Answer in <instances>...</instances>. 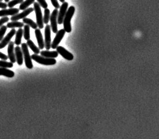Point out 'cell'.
<instances>
[{
    "instance_id": "obj_8",
    "label": "cell",
    "mask_w": 159,
    "mask_h": 139,
    "mask_svg": "<svg viewBox=\"0 0 159 139\" xmlns=\"http://www.w3.org/2000/svg\"><path fill=\"white\" fill-rule=\"evenodd\" d=\"M44 35H45V40H44V44L46 50H50L51 48V26L47 24L45 26V30H44Z\"/></svg>"
},
{
    "instance_id": "obj_23",
    "label": "cell",
    "mask_w": 159,
    "mask_h": 139,
    "mask_svg": "<svg viewBox=\"0 0 159 139\" xmlns=\"http://www.w3.org/2000/svg\"><path fill=\"white\" fill-rule=\"evenodd\" d=\"M24 30H23V36L24 39L26 40H28L30 39V26L28 25H25L24 26Z\"/></svg>"
},
{
    "instance_id": "obj_16",
    "label": "cell",
    "mask_w": 159,
    "mask_h": 139,
    "mask_svg": "<svg viewBox=\"0 0 159 139\" xmlns=\"http://www.w3.org/2000/svg\"><path fill=\"white\" fill-rule=\"evenodd\" d=\"M40 55L42 57L48 58H55L58 57L59 53L57 51H42L40 52Z\"/></svg>"
},
{
    "instance_id": "obj_32",
    "label": "cell",
    "mask_w": 159,
    "mask_h": 139,
    "mask_svg": "<svg viewBox=\"0 0 159 139\" xmlns=\"http://www.w3.org/2000/svg\"><path fill=\"white\" fill-rule=\"evenodd\" d=\"M7 7H8V4H7L6 3H3L1 1H0V8L5 9Z\"/></svg>"
},
{
    "instance_id": "obj_15",
    "label": "cell",
    "mask_w": 159,
    "mask_h": 139,
    "mask_svg": "<svg viewBox=\"0 0 159 139\" xmlns=\"http://www.w3.org/2000/svg\"><path fill=\"white\" fill-rule=\"evenodd\" d=\"M15 54L17 64L19 66L22 65L23 63V54L20 47L17 46L15 48Z\"/></svg>"
},
{
    "instance_id": "obj_27",
    "label": "cell",
    "mask_w": 159,
    "mask_h": 139,
    "mask_svg": "<svg viewBox=\"0 0 159 139\" xmlns=\"http://www.w3.org/2000/svg\"><path fill=\"white\" fill-rule=\"evenodd\" d=\"M7 29V26L3 25L0 28V41H1L3 39Z\"/></svg>"
},
{
    "instance_id": "obj_9",
    "label": "cell",
    "mask_w": 159,
    "mask_h": 139,
    "mask_svg": "<svg viewBox=\"0 0 159 139\" xmlns=\"http://www.w3.org/2000/svg\"><path fill=\"white\" fill-rule=\"evenodd\" d=\"M34 9L33 8H27L26 10H24L22 13L17 14L15 15L12 16L11 18V20L12 21H17L21 19H24L27 17L28 15L32 13L34 11Z\"/></svg>"
},
{
    "instance_id": "obj_29",
    "label": "cell",
    "mask_w": 159,
    "mask_h": 139,
    "mask_svg": "<svg viewBox=\"0 0 159 139\" xmlns=\"http://www.w3.org/2000/svg\"><path fill=\"white\" fill-rule=\"evenodd\" d=\"M9 18L8 17H7V16L2 17V18L0 19V27L2 26L3 24H4V23L8 22L9 21Z\"/></svg>"
},
{
    "instance_id": "obj_28",
    "label": "cell",
    "mask_w": 159,
    "mask_h": 139,
    "mask_svg": "<svg viewBox=\"0 0 159 139\" xmlns=\"http://www.w3.org/2000/svg\"><path fill=\"white\" fill-rule=\"evenodd\" d=\"M37 1L38 2V4L40 5V6L44 9L48 7V4L47 3V2L45 1V0H37Z\"/></svg>"
},
{
    "instance_id": "obj_2",
    "label": "cell",
    "mask_w": 159,
    "mask_h": 139,
    "mask_svg": "<svg viewBox=\"0 0 159 139\" xmlns=\"http://www.w3.org/2000/svg\"><path fill=\"white\" fill-rule=\"evenodd\" d=\"M31 57V58L33 61L38 64H41L43 65H54L56 63V61L55 58H45V57H42L41 55H38V54H32Z\"/></svg>"
},
{
    "instance_id": "obj_6",
    "label": "cell",
    "mask_w": 159,
    "mask_h": 139,
    "mask_svg": "<svg viewBox=\"0 0 159 139\" xmlns=\"http://www.w3.org/2000/svg\"><path fill=\"white\" fill-rule=\"evenodd\" d=\"M68 6H69V4L68 2H65L62 3V6L60 7L59 11L58 14V23L59 25L63 23V19L66 14Z\"/></svg>"
},
{
    "instance_id": "obj_12",
    "label": "cell",
    "mask_w": 159,
    "mask_h": 139,
    "mask_svg": "<svg viewBox=\"0 0 159 139\" xmlns=\"http://www.w3.org/2000/svg\"><path fill=\"white\" fill-rule=\"evenodd\" d=\"M14 43L13 41H10L9 43L8 47V55L10 62L12 63H15L16 62L15 54L14 52Z\"/></svg>"
},
{
    "instance_id": "obj_25",
    "label": "cell",
    "mask_w": 159,
    "mask_h": 139,
    "mask_svg": "<svg viewBox=\"0 0 159 139\" xmlns=\"http://www.w3.org/2000/svg\"><path fill=\"white\" fill-rule=\"evenodd\" d=\"M13 67V63L11 62H8L6 61L1 60L0 61V68H12Z\"/></svg>"
},
{
    "instance_id": "obj_21",
    "label": "cell",
    "mask_w": 159,
    "mask_h": 139,
    "mask_svg": "<svg viewBox=\"0 0 159 139\" xmlns=\"http://www.w3.org/2000/svg\"><path fill=\"white\" fill-rule=\"evenodd\" d=\"M23 22L27 24L30 27H31L32 28L34 29H36L38 27L37 23H35V22L33 21L31 19L25 18L23 19Z\"/></svg>"
},
{
    "instance_id": "obj_7",
    "label": "cell",
    "mask_w": 159,
    "mask_h": 139,
    "mask_svg": "<svg viewBox=\"0 0 159 139\" xmlns=\"http://www.w3.org/2000/svg\"><path fill=\"white\" fill-rule=\"evenodd\" d=\"M66 31L64 29H61L58 31V32L56 33L55 37L54 40L52 41L51 45V47L52 49H55L57 48V47L59 46V43H61L62 40L63 39V36L66 33Z\"/></svg>"
},
{
    "instance_id": "obj_19",
    "label": "cell",
    "mask_w": 159,
    "mask_h": 139,
    "mask_svg": "<svg viewBox=\"0 0 159 139\" xmlns=\"http://www.w3.org/2000/svg\"><path fill=\"white\" fill-rule=\"evenodd\" d=\"M26 43H27V46L29 47L30 49L33 51L34 54H38L40 53V48L35 46V44L31 40L29 39L27 40Z\"/></svg>"
},
{
    "instance_id": "obj_14",
    "label": "cell",
    "mask_w": 159,
    "mask_h": 139,
    "mask_svg": "<svg viewBox=\"0 0 159 139\" xmlns=\"http://www.w3.org/2000/svg\"><path fill=\"white\" fill-rule=\"evenodd\" d=\"M35 36H36V38L37 39V43H38L39 48L40 50H43L44 47H45V44H44V41L42 33H41L40 29H35Z\"/></svg>"
},
{
    "instance_id": "obj_30",
    "label": "cell",
    "mask_w": 159,
    "mask_h": 139,
    "mask_svg": "<svg viewBox=\"0 0 159 139\" xmlns=\"http://www.w3.org/2000/svg\"><path fill=\"white\" fill-rule=\"evenodd\" d=\"M51 4L55 9L60 8L59 3H58V0H51Z\"/></svg>"
},
{
    "instance_id": "obj_20",
    "label": "cell",
    "mask_w": 159,
    "mask_h": 139,
    "mask_svg": "<svg viewBox=\"0 0 159 139\" xmlns=\"http://www.w3.org/2000/svg\"><path fill=\"white\" fill-rule=\"evenodd\" d=\"M24 23L18 21H12L7 23V27L9 28H22L24 26Z\"/></svg>"
},
{
    "instance_id": "obj_18",
    "label": "cell",
    "mask_w": 159,
    "mask_h": 139,
    "mask_svg": "<svg viewBox=\"0 0 159 139\" xmlns=\"http://www.w3.org/2000/svg\"><path fill=\"white\" fill-rule=\"evenodd\" d=\"M23 35V30L21 28H20L16 33L15 39L14 43L17 46H19L21 44V40H22Z\"/></svg>"
},
{
    "instance_id": "obj_26",
    "label": "cell",
    "mask_w": 159,
    "mask_h": 139,
    "mask_svg": "<svg viewBox=\"0 0 159 139\" xmlns=\"http://www.w3.org/2000/svg\"><path fill=\"white\" fill-rule=\"evenodd\" d=\"M24 0H12L11 1L8 2V7L10 8H12L14 6L18 4H21L23 2Z\"/></svg>"
},
{
    "instance_id": "obj_33",
    "label": "cell",
    "mask_w": 159,
    "mask_h": 139,
    "mask_svg": "<svg viewBox=\"0 0 159 139\" xmlns=\"http://www.w3.org/2000/svg\"><path fill=\"white\" fill-rule=\"evenodd\" d=\"M65 0H59V1L61 2H62V3H63V2H65Z\"/></svg>"
},
{
    "instance_id": "obj_5",
    "label": "cell",
    "mask_w": 159,
    "mask_h": 139,
    "mask_svg": "<svg viewBox=\"0 0 159 139\" xmlns=\"http://www.w3.org/2000/svg\"><path fill=\"white\" fill-rule=\"evenodd\" d=\"M59 11L58 9H55L52 11L50 17L51 28L53 32L56 33L58 32V16Z\"/></svg>"
},
{
    "instance_id": "obj_24",
    "label": "cell",
    "mask_w": 159,
    "mask_h": 139,
    "mask_svg": "<svg viewBox=\"0 0 159 139\" xmlns=\"http://www.w3.org/2000/svg\"><path fill=\"white\" fill-rule=\"evenodd\" d=\"M50 10L48 9L47 8L44 9V23L45 24H47L50 20Z\"/></svg>"
},
{
    "instance_id": "obj_3",
    "label": "cell",
    "mask_w": 159,
    "mask_h": 139,
    "mask_svg": "<svg viewBox=\"0 0 159 139\" xmlns=\"http://www.w3.org/2000/svg\"><path fill=\"white\" fill-rule=\"evenodd\" d=\"M21 48H22L23 54V56H24L26 66L27 68L29 69H32L33 65L32 62L31 57L30 55L29 51L28 50L27 43H22Z\"/></svg>"
},
{
    "instance_id": "obj_11",
    "label": "cell",
    "mask_w": 159,
    "mask_h": 139,
    "mask_svg": "<svg viewBox=\"0 0 159 139\" xmlns=\"http://www.w3.org/2000/svg\"><path fill=\"white\" fill-rule=\"evenodd\" d=\"M16 31L14 28L12 29V30L7 34L6 37L2 39L0 43V49L4 48L5 47L9 44L12 38L14 36V35L16 34Z\"/></svg>"
},
{
    "instance_id": "obj_31",
    "label": "cell",
    "mask_w": 159,
    "mask_h": 139,
    "mask_svg": "<svg viewBox=\"0 0 159 139\" xmlns=\"http://www.w3.org/2000/svg\"><path fill=\"white\" fill-rule=\"evenodd\" d=\"M0 58L1 60H4V61H7L8 58V57L6 54H3L0 51Z\"/></svg>"
},
{
    "instance_id": "obj_22",
    "label": "cell",
    "mask_w": 159,
    "mask_h": 139,
    "mask_svg": "<svg viewBox=\"0 0 159 139\" xmlns=\"http://www.w3.org/2000/svg\"><path fill=\"white\" fill-rule=\"evenodd\" d=\"M34 2H35V0H26L20 4L19 6V10H23V11L26 10L29 6L32 4Z\"/></svg>"
},
{
    "instance_id": "obj_13",
    "label": "cell",
    "mask_w": 159,
    "mask_h": 139,
    "mask_svg": "<svg viewBox=\"0 0 159 139\" xmlns=\"http://www.w3.org/2000/svg\"><path fill=\"white\" fill-rule=\"evenodd\" d=\"M19 9L10 8L0 10V17H6L8 16H14L18 14Z\"/></svg>"
},
{
    "instance_id": "obj_17",
    "label": "cell",
    "mask_w": 159,
    "mask_h": 139,
    "mask_svg": "<svg viewBox=\"0 0 159 139\" xmlns=\"http://www.w3.org/2000/svg\"><path fill=\"white\" fill-rule=\"evenodd\" d=\"M0 76H4L8 78H13L15 76L14 72L4 68H0Z\"/></svg>"
},
{
    "instance_id": "obj_35",
    "label": "cell",
    "mask_w": 159,
    "mask_h": 139,
    "mask_svg": "<svg viewBox=\"0 0 159 139\" xmlns=\"http://www.w3.org/2000/svg\"><path fill=\"white\" fill-rule=\"evenodd\" d=\"M3 1V0H0V1Z\"/></svg>"
},
{
    "instance_id": "obj_10",
    "label": "cell",
    "mask_w": 159,
    "mask_h": 139,
    "mask_svg": "<svg viewBox=\"0 0 159 139\" xmlns=\"http://www.w3.org/2000/svg\"><path fill=\"white\" fill-rule=\"evenodd\" d=\"M56 51L60 55H62L63 58L68 61L73 60L74 55L72 53L68 51L66 48L61 46H59L56 48Z\"/></svg>"
},
{
    "instance_id": "obj_4",
    "label": "cell",
    "mask_w": 159,
    "mask_h": 139,
    "mask_svg": "<svg viewBox=\"0 0 159 139\" xmlns=\"http://www.w3.org/2000/svg\"><path fill=\"white\" fill-rule=\"evenodd\" d=\"M34 9L36 18L37 24L40 29H42L44 27V18L42 16L40 6L37 2L34 3Z\"/></svg>"
},
{
    "instance_id": "obj_1",
    "label": "cell",
    "mask_w": 159,
    "mask_h": 139,
    "mask_svg": "<svg viewBox=\"0 0 159 139\" xmlns=\"http://www.w3.org/2000/svg\"><path fill=\"white\" fill-rule=\"evenodd\" d=\"M75 8L74 6H70L68 9L66 14L63 19V28L66 32L70 33L72 31L71 26V19L75 13Z\"/></svg>"
},
{
    "instance_id": "obj_34",
    "label": "cell",
    "mask_w": 159,
    "mask_h": 139,
    "mask_svg": "<svg viewBox=\"0 0 159 139\" xmlns=\"http://www.w3.org/2000/svg\"><path fill=\"white\" fill-rule=\"evenodd\" d=\"M4 1H5L6 3H8V2H9V1H10V0H4Z\"/></svg>"
}]
</instances>
